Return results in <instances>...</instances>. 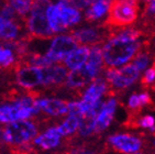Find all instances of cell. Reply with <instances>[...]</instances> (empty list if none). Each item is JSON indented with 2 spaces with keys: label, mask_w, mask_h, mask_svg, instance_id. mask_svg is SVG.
I'll list each match as a JSON object with an SVG mask.
<instances>
[{
  "label": "cell",
  "mask_w": 155,
  "mask_h": 154,
  "mask_svg": "<svg viewBox=\"0 0 155 154\" xmlns=\"http://www.w3.org/2000/svg\"><path fill=\"white\" fill-rule=\"evenodd\" d=\"M141 33L134 29L120 31L116 36L110 38L102 48V57L106 65L118 67L133 59L140 49L137 38Z\"/></svg>",
  "instance_id": "cell-1"
},
{
  "label": "cell",
  "mask_w": 155,
  "mask_h": 154,
  "mask_svg": "<svg viewBox=\"0 0 155 154\" xmlns=\"http://www.w3.org/2000/svg\"><path fill=\"white\" fill-rule=\"evenodd\" d=\"M36 98L31 95L13 99L12 102L0 105V123L8 125L20 119H30L40 112Z\"/></svg>",
  "instance_id": "cell-2"
},
{
  "label": "cell",
  "mask_w": 155,
  "mask_h": 154,
  "mask_svg": "<svg viewBox=\"0 0 155 154\" xmlns=\"http://www.w3.org/2000/svg\"><path fill=\"white\" fill-rule=\"evenodd\" d=\"M38 134L35 123L28 119H20L8 123L2 130V142L11 146H25Z\"/></svg>",
  "instance_id": "cell-3"
},
{
  "label": "cell",
  "mask_w": 155,
  "mask_h": 154,
  "mask_svg": "<svg viewBox=\"0 0 155 154\" xmlns=\"http://www.w3.org/2000/svg\"><path fill=\"white\" fill-rule=\"evenodd\" d=\"M106 24L110 28L130 25L137 20L139 0H111Z\"/></svg>",
  "instance_id": "cell-4"
},
{
  "label": "cell",
  "mask_w": 155,
  "mask_h": 154,
  "mask_svg": "<svg viewBox=\"0 0 155 154\" xmlns=\"http://www.w3.org/2000/svg\"><path fill=\"white\" fill-rule=\"evenodd\" d=\"M51 0H33L32 8L27 19V30L29 34L39 38H50L54 34L46 19V9Z\"/></svg>",
  "instance_id": "cell-5"
},
{
  "label": "cell",
  "mask_w": 155,
  "mask_h": 154,
  "mask_svg": "<svg viewBox=\"0 0 155 154\" xmlns=\"http://www.w3.org/2000/svg\"><path fill=\"white\" fill-rule=\"evenodd\" d=\"M140 76V71L133 64H128L121 69L109 67L106 71V80L114 90L124 89L134 83Z\"/></svg>",
  "instance_id": "cell-6"
},
{
  "label": "cell",
  "mask_w": 155,
  "mask_h": 154,
  "mask_svg": "<svg viewBox=\"0 0 155 154\" xmlns=\"http://www.w3.org/2000/svg\"><path fill=\"white\" fill-rule=\"evenodd\" d=\"M77 46V41L72 35L61 34V35L55 36L51 40L48 50L45 53V55L51 61L52 64H54V63L63 61L67 54L71 53Z\"/></svg>",
  "instance_id": "cell-7"
},
{
  "label": "cell",
  "mask_w": 155,
  "mask_h": 154,
  "mask_svg": "<svg viewBox=\"0 0 155 154\" xmlns=\"http://www.w3.org/2000/svg\"><path fill=\"white\" fill-rule=\"evenodd\" d=\"M99 69H97L94 66L89 65L88 63H85L83 66L72 69V72L67 75L66 78V86L72 89H78L90 83L96 77L98 76Z\"/></svg>",
  "instance_id": "cell-8"
},
{
  "label": "cell",
  "mask_w": 155,
  "mask_h": 154,
  "mask_svg": "<svg viewBox=\"0 0 155 154\" xmlns=\"http://www.w3.org/2000/svg\"><path fill=\"white\" fill-rule=\"evenodd\" d=\"M15 79L20 87L32 89L42 85V68L39 66L22 65L17 68Z\"/></svg>",
  "instance_id": "cell-9"
},
{
  "label": "cell",
  "mask_w": 155,
  "mask_h": 154,
  "mask_svg": "<svg viewBox=\"0 0 155 154\" xmlns=\"http://www.w3.org/2000/svg\"><path fill=\"white\" fill-rule=\"evenodd\" d=\"M72 36L84 45H98L104 42L108 36V31L106 29L99 28H81L72 33Z\"/></svg>",
  "instance_id": "cell-10"
},
{
  "label": "cell",
  "mask_w": 155,
  "mask_h": 154,
  "mask_svg": "<svg viewBox=\"0 0 155 154\" xmlns=\"http://www.w3.org/2000/svg\"><path fill=\"white\" fill-rule=\"evenodd\" d=\"M108 142L122 153H139L142 149V141L131 134H116L110 136Z\"/></svg>",
  "instance_id": "cell-11"
},
{
  "label": "cell",
  "mask_w": 155,
  "mask_h": 154,
  "mask_svg": "<svg viewBox=\"0 0 155 154\" xmlns=\"http://www.w3.org/2000/svg\"><path fill=\"white\" fill-rule=\"evenodd\" d=\"M42 68V85L43 86H60L66 82L68 72L62 65H48Z\"/></svg>",
  "instance_id": "cell-12"
},
{
  "label": "cell",
  "mask_w": 155,
  "mask_h": 154,
  "mask_svg": "<svg viewBox=\"0 0 155 154\" xmlns=\"http://www.w3.org/2000/svg\"><path fill=\"white\" fill-rule=\"evenodd\" d=\"M36 106L40 111L44 112L45 115L52 117H60L68 112V105L67 102L58 98H36Z\"/></svg>",
  "instance_id": "cell-13"
},
{
  "label": "cell",
  "mask_w": 155,
  "mask_h": 154,
  "mask_svg": "<svg viewBox=\"0 0 155 154\" xmlns=\"http://www.w3.org/2000/svg\"><path fill=\"white\" fill-rule=\"evenodd\" d=\"M117 109V100L114 98H109L104 101L101 109L95 118V133H99L106 130L114 117V112Z\"/></svg>",
  "instance_id": "cell-14"
},
{
  "label": "cell",
  "mask_w": 155,
  "mask_h": 154,
  "mask_svg": "<svg viewBox=\"0 0 155 154\" xmlns=\"http://www.w3.org/2000/svg\"><path fill=\"white\" fill-rule=\"evenodd\" d=\"M23 29L17 20H8L0 15V38L6 41H20L27 36H22Z\"/></svg>",
  "instance_id": "cell-15"
},
{
  "label": "cell",
  "mask_w": 155,
  "mask_h": 154,
  "mask_svg": "<svg viewBox=\"0 0 155 154\" xmlns=\"http://www.w3.org/2000/svg\"><path fill=\"white\" fill-rule=\"evenodd\" d=\"M61 138L62 136L58 132L57 127H51L40 136L36 134V136L33 139V143L42 150H52L60 145Z\"/></svg>",
  "instance_id": "cell-16"
},
{
  "label": "cell",
  "mask_w": 155,
  "mask_h": 154,
  "mask_svg": "<svg viewBox=\"0 0 155 154\" xmlns=\"http://www.w3.org/2000/svg\"><path fill=\"white\" fill-rule=\"evenodd\" d=\"M90 49L87 48V45H84L81 48H76L71 53L66 55V57L63 61L65 62V65L69 69H76V68L83 66L87 62L89 56Z\"/></svg>",
  "instance_id": "cell-17"
},
{
  "label": "cell",
  "mask_w": 155,
  "mask_h": 154,
  "mask_svg": "<svg viewBox=\"0 0 155 154\" xmlns=\"http://www.w3.org/2000/svg\"><path fill=\"white\" fill-rule=\"evenodd\" d=\"M111 0H95L85 12V18L88 22L101 19L109 10Z\"/></svg>",
  "instance_id": "cell-18"
},
{
  "label": "cell",
  "mask_w": 155,
  "mask_h": 154,
  "mask_svg": "<svg viewBox=\"0 0 155 154\" xmlns=\"http://www.w3.org/2000/svg\"><path fill=\"white\" fill-rule=\"evenodd\" d=\"M79 122H81V117L75 115H69L62 125L57 126L58 132L62 136H72L73 133H75L78 130Z\"/></svg>",
  "instance_id": "cell-19"
},
{
  "label": "cell",
  "mask_w": 155,
  "mask_h": 154,
  "mask_svg": "<svg viewBox=\"0 0 155 154\" xmlns=\"http://www.w3.org/2000/svg\"><path fill=\"white\" fill-rule=\"evenodd\" d=\"M15 62V52L10 43L0 45V67H11Z\"/></svg>",
  "instance_id": "cell-20"
},
{
  "label": "cell",
  "mask_w": 155,
  "mask_h": 154,
  "mask_svg": "<svg viewBox=\"0 0 155 154\" xmlns=\"http://www.w3.org/2000/svg\"><path fill=\"white\" fill-rule=\"evenodd\" d=\"M6 1L19 17H25L29 15L33 3V0H6Z\"/></svg>",
  "instance_id": "cell-21"
},
{
  "label": "cell",
  "mask_w": 155,
  "mask_h": 154,
  "mask_svg": "<svg viewBox=\"0 0 155 154\" xmlns=\"http://www.w3.org/2000/svg\"><path fill=\"white\" fill-rule=\"evenodd\" d=\"M87 63H88L89 65L96 67L97 69H99V71L101 69L102 64H104V57H102L101 49L98 48V45H94V48L90 50Z\"/></svg>",
  "instance_id": "cell-22"
},
{
  "label": "cell",
  "mask_w": 155,
  "mask_h": 154,
  "mask_svg": "<svg viewBox=\"0 0 155 154\" xmlns=\"http://www.w3.org/2000/svg\"><path fill=\"white\" fill-rule=\"evenodd\" d=\"M151 63V57H150L147 52H140L137 54L134 61H133V65L139 69V71H144Z\"/></svg>",
  "instance_id": "cell-23"
},
{
  "label": "cell",
  "mask_w": 155,
  "mask_h": 154,
  "mask_svg": "<svg viewBox=\"0 0 155 154\" xmlns=\"http://www.w3.org/2000/svg\"><path fill=\"white\" fill-rule=\"evenodd\" d=\"M137 125L139 126V127L150 129L152 132H155V119L152 116H144L143 118H141L140 120L137 122Z\"/></svg>",
  "instance_id": "cell-24"
},
{
  "label": "cell",
  "mask_w": 155,
  "mask_h": 154,
  "mask_svg": "<svg viewBox=\"0 0 155 154\" xmlns=\"http://www.w3.org/2000/svg\"><path fill=\"white\" fill-rule=\"evenodd\" d=\"M155 82V63L153 64L152 67L147 68V71L145 72L144 77L142 78V84L149 86L150 84H153Z\"/></svg>",
  "instance_id": "cell-25"
},
{
  "label": "cell",
  "mask_w": 155,
  "mask_h": 154,
  "mask_svg": "<svg viewBox=\"0 0 155 154\" xmlns=\"http://www.w3.org/2000/svg\"><path fill=\"white\" fill-rule=\"evenodd\" d=\"M129 107H130L132 110H139L142 108L139 95L133 94L132 96H130V98H129Z\"/></svg>",
  "instance_id": "cell-26"
},
{
  "label": "cell",
  "mask_w": 155,
  "mask_h": 154,
  "mask_svg": "<svg viewBox=\"0 0 155 154\" xmlns=\"http://www.w3.org/2000/svg\"><path fill=\"white\" fill-rule=\"evenodd\" d=\"M146 12L155 15V0H150L149 3H146Z\"/></svg>",
  "instance_id": "cell-27"
},
{
  "label": "cell",
  "mask_w": 155,
  "mask_h": 154,
  "mask_svg": "<svg viewBox=\"0 0 155 154\" xmlns=\"http://www.w3.org/2000/svg\"><path fill=\"white\" fill-rule=\"evenodd\" d=\"M154 144H155V142H154Z\"/></svg>",
  "instance_id": "cell-28"
}]
</instances>
